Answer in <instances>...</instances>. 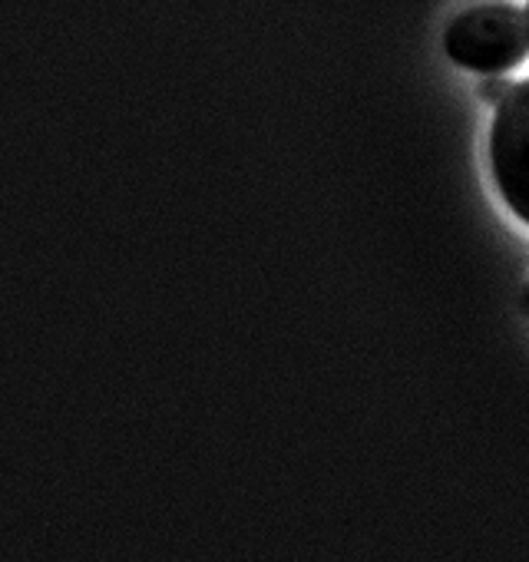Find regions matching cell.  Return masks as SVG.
I'll return each mask as SVG.
<instances>
[{
    "label": "cell",
    "mask_w": 529,
    "mask_h": 562,
    "mask_svg": "<svg viewBox=\"0 0 529 562\" xmlns=\"http://www.w3.org/2000/svg\"><path fill=\"white\" fill-rule=\"evenodd\" d=\"M453 64L476 74H506L529 57V18L513 4H476L443 34Z\"/></svg>",
    "instance_id": "obj_1"
},
{
    "label": "cell",
    "mask_w": 529,
    "mask_h": 562,
    "mask_svg": "<svg viewBox=\"0 0 529 562\" xmlns=\"http://www.w3.org/2000/svg\"><path fill=\"white\" fill-rule=\"evenodd\" d=\"M489 169L509 212L529 225V77L496 103L489 126Z\"/></svg>",
    "instance_id": "obj_2"
},
{
    "label": "cell",
    "mask_w": 529,
    "mask_h": 562,
    "mask_svg": "<svg viewBox=\"0 0 529 562\" xmlns=\"http://www.w3.org/2000/svg\"><path fill=\"white\" fill-rule=\"evenodd\" d=\"M513 90V83L506 80V74H483V80H476V97L483 100V103H499L506 93Z\"/></svg>",
    "instance_id": "obj_3"
},
{
    "label": "cell",
    "mask_w": 529,
    "mask_h": 562,
    "mask_svg": "<svg viewBox=\"0 0 529 562\" xmlns=\"http://www.w3.org/2000/svg\"><path fill=\"white\" fill-rule=\"evenodd\" d=\"M519 312L529 318V281H526V285L519 289Z\"/></svg>",
    "instance_id": "obj_4"
},
{
    "label": "cell",
    "mask_w": 529,
    "mask_h": 562,
    "mask_svg": "<svg viewBox=\"0 0 529 562\" xmlns=\"http://www.w3.org/2000/svg\"><path fill=\"white\" fill-rule=\"evenodd\" d=\"M526 18H529V14H526Z\"/></svg>",
    "instance_id": "obj_5"
}]
</instances>
